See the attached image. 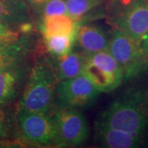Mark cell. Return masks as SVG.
Instances as JSON below:
<instances>
[{
  "label": "cell",
  "instance_id": "6da1fadb",
  "mask_svg": "<svg viewBox=\"0 0 148 148\" xmlns=\"http://www.w3.org/2000/svg\"><path fill=\"white\" fill-rule=\"evenodd\" d=\"M97 121L133 133L148 130V87L125 91L102 111Z\"/></svg>",
  "mask_w": 148,
  "mask_h": 148
},
{
  "label": "cell",
  "instance_id": "7a4b0ae2",
  "mask_svg": "<svg viewBox=\"0 0 148 148\" xmlns=\"http://www.w3.org/2000/svg\"><path fill=\"white\" fill-rule=\"evenodd\" d=\"M57 82L53 66L45 62H38L29 74L19 101V110L49 113L55 99Z\"/></svg>",
  "mask_w": 148,
  "mask_h": 148
},
{
  "label": "cell",
  "instance_id": "3957f363",
  "mask_svg": "<svg viewBox=\"0 0 148 148\" xmlns=\"http://www.w3.org/2000/svg\"><path fill=\"white\" fill-rule=\"evenodd\" d=\"M107 50L120 65L124 79L136 77L148 66V53L143 44L117 28L110 36Z\"/></svg>",
  "mask_w": 148,
  "mask_h": 148
},
{
  "label": "cell",
  "instance_id": "277c9868",
  "mask_svg": "<svg viewBox=\"0 0 148 148\" xmlns=\"http://www.w3.org/2000/svg\"><path fill=\"white\" fill-rule=\"evenodd\" d=\"M82 74L101 93L115 90L124 79L120 65L107 49L87 55Z\"/></svg>",
  "mask_w": 148,
  "mask_h": 148
},
{
  "label": "cell",
  "instance_id": "5b68a950",
  "mask_svg": "<svg viewBox=\"0 0 148 148\" xmlns=\"http://www.w3.org/2000/svg\"><path fill=\"white\" fill-rule=\"evenodd\" d=\"M17 124L21 136L28 143L40 146H59L58 130L53 117L48 113L19 110Z\"/></svg>",
  "mask_w": 148,
  "mask_h": 148
},
{
  "label": "cell",
  "instance_id": "8992f818",
  "mask_svg": "<svg viewBox=\"0 0 148 148\" xmlns=\"http://www.w3.org/2000/svg\"><path fill=\"white\" fill-rule=\"evenodd\" d=\"M101 92L85 75L58 81L55 87V99L61 107L75 109L93 105Z\"/></svg>",
  "mask_w": 148,
  "mask_h": 148
},
{
  "label": "cell",
  "instance_id": "52a82bcc",
  "mask_svg": "<svg viewBox=\"0 0 148 148\" xmlns=\"http://www.w3.org/2000/svg\"><path fill=\"white\" fill-rule=\"evenodd\" d=\"M113 21L117 29L143 43L148 34V0H122Z\"/></svg>",
  "mask_w": 148,
  "mask_h": 148
},
{
  "label": "cell",
  "instance_id": "ba28073f",
  "mask_svg": "<svg viewBox=\"0 0 148 148\" xmlns=\"http://www.w3.org/2000/svg\"><path fill=\"white\" fill-rule=\"evenodd\" d=\"M53 119L60 147H78L86 141L89 127L85 116L77 109L59 107Z\"/></svg>",
  "mask_w": 148,
  "mask_h": 148
},
{
  "label": "cell",
  "instance_id": "9c48e42d",
  "mask_svg": "<svg viewBox=\"0 0 148 148\" xmlns=\"http://www.w3.org/2000/svg\"><path fill=\"white\" fill-rule=\"evenodd\" d=\"M29 67L24 58L0 69V106L12 101L26 82Z\"/></svg>",
  "mask_w": 148,
  "mask_h": 148
},
{
  "label": "cell",
  "instance_id": "30bf717a",
  "mask_svg": "<svg viewBox=\"0 0 148 148\" xmlns=\"http://www.w3.org/2000/svg\"><path fill=\"white\" fill-rule=\"evenodd\" d=\"M95 138L102 147L134 148L142 146L145 133H133L110 127L101 122L95 124Z\"/></svg>",
  "mask_w": 148,
  "mask_h": 148
},
{
  "label": "cell",
  "instance_id": "8fae6325",
  "mask_svg": "<svg viewBox=\"0 0 148 148\" xmlns=\"http://www.w3.org/2000/svg\"><path fill=\"white\" fill-rule=\"evenodd\" d=\"M110 39V36L101 27L85 25L79 27L76 41L83 53L90 55L106 50Z\"/></svg>",
  "mask_w": 148,
  "mask_h": 148
},
{
  "label": "cell",
  "instance_id": "7c38bea8",
  "mask_svg": "<svg viewBox=\"0 0 148 148\" xmlns=\"http://www.w3.org/2000/svg\"><path fill=\"white\" fill-rule=\"evenodd\" d=\"M30 9L24 0H0V21L17 28L31 22Z\"/></svg>",
  "mask_w": 148,
  "mask_h": 148
},
{
  "label": "cell",
  "instance_id": "4fadbf2b",
  "mask_svg": "<svg viewBox=\"0 0 148 148\" xmlns=\"http://www.w3.org/2000/svg\"><path fill=\"white\" fill-rule=\"evenodd\" d=\"M86 56L83 53L69 52L63 57L54 58L53 69L57 82L69 79L82 75L83 73Z\"/></svg>",
  "mask_w": 148,
  "mask_h": 148
},
{
  "label": "cell",
  "instance_id": "5bb4252c",
  "mask_svg": "<svg viewBox=\"0 0 148 148\" xmlns=\"http://www.w3.org/2000/svg\"><path fill=\"white\" fill-rule=\"evenodd\" d=\"M79 23L69 15L43 17L40 24V31L43 36H70L77 38Z\"/></svg>",
  "mask_w": 148,
  "mask_h": 148
},
{
  "label": "cell",
  "instance_id": "9a60e30c",
  "mask_svg": "<svg viewBox=\"0 0 148 148\" xmlns=\"http://www.w3.org/2000/svg\"><path fill=\"white\" fill-rule=\"evenodd\" d=\"M32 39L27 36L17 37L0 48V69L26 57L32 49Z\"/></svg>",
  "mask_w": 148,
  "mask_h": 148
},
{
  "label": "cell",
  "instance_id": "2e32d148",
  "mask_svg": "<svg viewBox=\"0 0 148 148\" xmlns=\"http://www.w3.org/2000/svg\"><path fill=\"white\" fill-rule=\"evenodd\" d=\"M107 0H65L68 13L76 21H82V19L89 17Z\"/></svg>",
  "mask_w": 148,
  "mask_h": 148
},
{
  "label": "cell",
  "instance_id": "e0dca14e",
  "mask_svg": "<svg viewBox=\"0 0 148 148\" xmlns=\"http://www.w3.org/2000/svg\"><path fill=\"white\" fill-rule=\"evenodd\" d=\"M49 53L53 58H59L71 52L76 37L70 36H50L44 37Z\"/></svg>",
  "mask_w": 148,
  "mask_h": 148
},
{
  "label": "cell",
  "instance_id": "ac0fdd59",
  "mask_svg": "<svg viewBox=\"0 0 148 148\" xmlns=\"http://www.w3.org/2000/svg\"><path fill=\"white\" fill-rule=\"evenodd\" d=\"M39 5L42 18L56 15H69L65 0H47Z\"/></svg>",
  "mask_w": 148,
  "mask_h": 148
},
{
  "label": "cell",
  "instance_id": "d6986e66",
  "mask_svg": "<svg viewBox=\"0 0 148 148\" xmlns=\"http://www.w3.org/2000/svg\"><path fill=\"white\" fill-rule=\"evenodd\" d=\"M10 132V125L5 112L0 108V141L8 137Z\"/></svg>",
  "mask_w": 148,
  "mask_h": 148
},
{
  "label": "cell",
  "instance_id": "ffe728a7",
  "mask_svg": "<svg viewBox=\"0 0 148 148\" xmlns=\"http://www.w3.org/2000/svg\"><path fill=\"white\" fill-rule=\"evenodd\" d=\"M17 37H18L17 32L14 31L12 27L0 21V38L8 39V40H15Z\"/></svg>",
  "mask_w": 148,
  "mask_h": 148
},
{
  "label": "cell",
  "instance_id": "44dd1931",
  "mask_svg": "<svg viewBox=\"0 0 148 148\" xmlns=\"http://www.w3.org/2000/svg\"><path fill=\"white\" fill-rule=\"evenodd\" d=\"M143 46L145 49V50L147 51V53H148V34L147 35V36L145 37V39L143 40Z\"/></svg>",
  "mask_w": 148,
  "mask_h": 148
},
{
  "label": "cell",
  "instance_id": "7402d4cb",
  "mask_svg": "<svg viewBox=\"0 0 148 148\" xmlns=\"http://www.w3.org/2000/svg\"><path fill=\"white\" fill-rule=\"evenodd\" d=\"M29 3H31L32 4H35V5H39L40 3H42L44 2L47 1V0H27Z\"/></svg>",
  "mask_w": 148,
  "mask_h": 148
},
{
  "label": "cell",
  "instance_id": "603a6c76",
  "mask_svg": "<svg viewBox=\"0 0 148 148\" xmlns=\"http://www.w3.org/2000/svg\"><path fill=\"white\" fill-rule=\"evenodd\" d=\"M16 40V39H15ZM12 40H8V39H3V38H0V48L2 46H3L4 45H6L7 43L10 42Z\"/></svg>",
  "mask_w": 148,
  "mask_h": 148
}]
</instances>
